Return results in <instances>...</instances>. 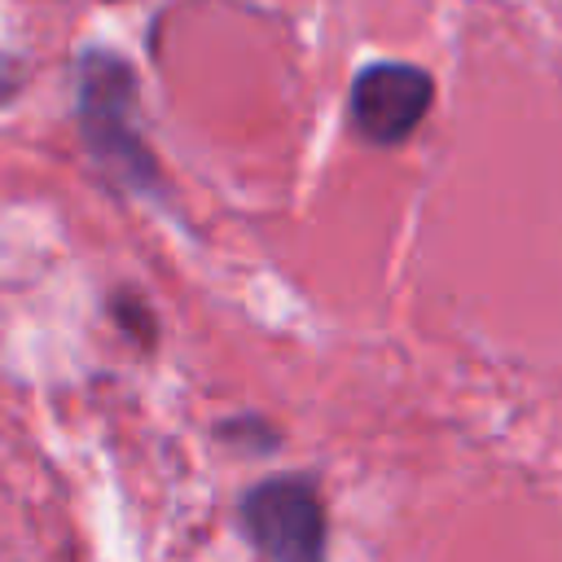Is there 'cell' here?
<instances>
[{
	"label": "cell",
	"mask_w": 562,
	"mask_h": 562,
	"mask_svg": "<svg viewBox=\"0 0 562 562\" xmlns=\"http://www.w3.org/2000/svg\"><path fill=\"white\" fill-rule=\"evenodd\" d=\"M237 527L259 562H329L325 496L312 474H268L237 496Z\"/></svg>",
	"instance_id": "6da1fadb"
},
{
	"label": "cell",
	"mask_w": 562,
	"mask_h": 562,
	"mask_svg": "<svg viewBox=\"0 0 562 562\" xmlns=\"http://www.w3.org/2000/svg\"><path fill=\"white\" fill-rule=\"evenodd\" d=\"M132 75L127 66L110 61V83L101 79V61H83V88H79V119H83V145L92 149L97 167L114 176L132 193H154L158 189V162L149 149L136 140L132 119Z\"/></svg>",
	"instance_id": "7a4b0ae2"
},
{
	"label": "cell",
	"mask_w": 562,
	"mask_h": 562,
	"mask_svg": "<svg viewBox=\"0 0 562 562\" xmlns=\"http://www.w3.org/2000/svg\"><path fill=\"white\" fill-rule=\"evenodd\" d=\"M435 101V79L413 61H369L351 79V127L378 149L404 145Z\"/></svg>",
	"instance_id": "3957f363"
},
{
	"label": "cell",
	"mask_w": 562,
	"mask_h": 562,
	"mask_svg": "<svg viewBox=\"0 0 562 562\" xmlns=\"http://www.w3.org/2000/svg\"><path fill=\"white\" fill-rule=\"evenodd\" d=\"M105 307H110V316H114V325L140 347V351H149L154 342H158V321H154V312H149V303L132 290V285H123V290H110V299H105Z\"/></svg>",
	"instance_id": "277c9868"
},
{
	"label": "cell",
	"mask_w": 562,
	"mask_h": 562,
	"mask_svg": "<svg viewBox=\"0 0 562 562\" xmlns=\"http://www.w3.org/2000/svg\"><path fill=\"white\" fill-rule=\"evenodd\" d=\"M215 439H224L228 448L246 452V457H263L281 443V430L268 422V417H224L215 426Z\"/></svg>",
	"instance_id": "5b68a950"
},
{
	"label": "cell",
	"mask_w": 562,
	"mask_h": 562,
	"mask_svg": "<svg viewBox=\"0 0 562 562\" xmlns=\"http://www.w3.org/2000/svg\"><path fill=\"white\" fill-rule=\"evenodd\" d=\"M13 92H18V75H13V70H9L4 61H0V105H4V101H9Z\"/></svg>",
	"instance_id": "8992f818"
}]
</instances>
